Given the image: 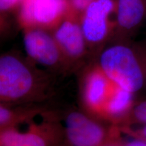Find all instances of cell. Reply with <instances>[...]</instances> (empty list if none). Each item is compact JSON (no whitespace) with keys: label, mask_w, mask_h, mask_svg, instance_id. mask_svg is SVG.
<instances>
[{"label":"cell","mask_w":146,"mask_h":146,"mask_svg":"<svg viewBox=\"0 0 146 146\" xmlns=\"http://www.w3.org/2000/svg\"><path fill=\"white\" fill-rule=\"evenodd\" d=\"M133 101V93L113 84L102 114L110 117H118L127 112Z\"/></svg>","instance_id":"7c38bea8"},{"label":"cell","mask_w":146,"mask_h":146,"mask_svg":"<svg viewBox=\"0 0 146 146\" xmlns=\"http://www.w3.org/2000/svg\"><path fill=\"white\" fill-rule=\"evenodd\" d=\"M22 1L23 0H0V12L12 10Z\"/></svg>","instance_id":"9a60e30c"},{"label":"cell","mask_w":146,"mask_h":146,"mask_svg":"<svg viewBox=\"0 0 146 146\" xmlns=\"http://www.w3.org/2000/svg\"><path fill=\"white\" fill-rule=\"evenodd\" d=\"M44 113L37 107L17 106L0 102V128L17 126L35 118Z\"/></svg>","instance_id":"8fae6325"},{"label":"cell","mask_w":146,"mask_h":146,"mask_svg":"<svg viewBox=\"0 0 146 146\" xmlns=\"http://www.w3.org/2000/svg\"><path fill=\"white\" fill-rule=\"evenodd\" d=\"M141 134H142V135H143V138L145 139V140H146V126L143 128V129H142Z\"/></svg>","instance_id":"ac0fdd59"},{"label":"cell","mask_w":146,"mask_h":146,"mask_svg":"<svg viewBox=\"0 0 146 146\" xmlns=\"http://www.w3.org/2000/svg\"><path fill=\"white\" fill-rule=\"evenodd\" d=\"M23 43L29 58L41 66L55 68L66 63L54 36L44 29H25Z\"/></svg>","instance_id":"8992f818"},{"label":"cell","mask_w":146,"mask_h":146,"mask_svg":"<svg viewBox=\"0 0 146 146\" xmlns=\"http://www.w3.org/2000/svg\"><path fill=\"white\" fill-rule=\"evenodd\" d=\"M93 1L94 0H70L69 5L75 12V14H82Z\"/></svg>","instance_id":"4fadbf2b"},{"label":"cell","mask_w":146,"mask_h":146,"mask_svg":"<svg viewBox=\"0 0 146 146\" xmlns=\"http://www.w3.org/2000/svg\"><path fill=\"white\" fill-rule=\"evenodd\" d=\"M112 86L113 83L99 66L92 69L84 81L83 100L87 108L93 112L102 114Z\"/></svg>","instance_id":"9c48e42d"},{"label":"cell","mask_w":146,"mask_h":146,"mask_svg":"<svg viewBox=\"0 0 146 146\" xmlns=\"http://www.w3.org/2000/svg\"><path fill=\"white\" fill-rule=\"evenodd\" d=\"M45 114V112L43 113ZM25 124L0 128V146H52L62 134L60 127L47 114Z\"/></svg>","instance_id":"3957f363"},{"label":"cell","mask_w":146,"mask_h":146,"mask_svg":"<svg viewBox=\"0 0 146 146\" xmlns=\"http://www.w3.org/2000/svg\"><path fill=\"white\" fill-rule=\"evenodd\" d=\"M68 6L66 0H23L20 21L25 29L56 27L62 21Z\"/></svg>","instance_id":"277c9868"},{"label":"cell","mask_w":146,"mask_h":146,"mask_svg":"<svg viewBox=\"0 0 146 146\" xmlns=\"http://www.w3.org/2000/svg\"><path fill=\"white\" fill-rule=\"evenodd\" d=\"M144 4H145V8H146V0H143Z\"/></svg>","instance_id":"d6986e66"},{"label":"cell","mask_w":146,"mask_h":146,"mask_svg":"<svg viewBox=\"0 0 146 146\" xmlns=\"http://www.w3.org/2000/svg\"><path fill=\"white\" fill-rule=\"evenodd\" d=\"M63 135L68 146H102L108 141L105 129L77 111L66 116Z\"/></svg>","instance_id":"5b68a950"},{"label":"cell","mask_w":146,"mask_h":146,"mask_svg":"<svg viewBox=\"0 0 146 146\" xmlns=\"http://www.w3.org/2000/svg\"><path fill=\"white\" fill-rule=\"evenodd\" d=\"M54 37L65 62L75 61L85 54L87 41L76 17L64 19L56 27Z\"/></svg>","instance_id":"ba28073f"},{"label":"cell","mask_w":146,"mask_h":146,"mask_svg":"<svg viewBox=\"0 0 146 146\" xmlns=\"http://www.w3.org/2000/svg\"><path fill=\"white\" fill-rule=\"evenodd\" d=\"M99 67L115 85L135 93L143 87L144 78L137 56L131 47L117 44L102 53Z\"/></svg>","instance_id":"7a4b0ae2"},{"label":"cell","mask_w":146,"mask_h":146,"mask_svg":"<svg viewBox=\"0 0 146 146\" xmlns=\"http://www.w3.org/2000/svg\"><path fill=\"white\" fill-rule=\"evenodd\" d=\"M116 1V25L121 31H132L146 19V8L143 0Z\"/></svg>","instance_id":"30bf717a"},{"label":"cell","mask_w":146,"mask_h":146,"mask_svg":"<svg viewBox=\"0 0 146 146\" xmlns=\"http://www.w3.org/2000/svg\"><path fill=\"white\" fill-rule=\"evenodd\" d=\"M134 115L139 121L146 124V101L137 106L134 110Z\"/></svg>","instance_id":"5bb4252c"},{"label":"cell","mask_w":146,"mask_h":146,"mask_svg":"<svg viewBox=\"0 0 146 146\" xmlns=\"http://www.w3.org/2000/svg\"><path fill=\"white\" fill-rule=\"evenodd\" d=\"M123 146H146V140L145 139H134L128 141Z\"/></svg>","instance_id":"2e32d148"},{"label":"cell","mask_w":146,"mask_h":146,"mask_svg":"<svg viewBox=\"0 0 146 146\" xmlns=\"http://www.w3.org/2000/svg\"><path fill=\"white\" fill-rule=\"evenodd\" d=\"M115 0H94L81 14V26L87 43L98 44L108 35L110 16L116 12Z\"/></svg>","instance_id":"52a82bcc"},{"label":"cell","mask_w":146,"mask_h":146,"mask_svg":"<svg viewBox=\"0 0 146 146\" xmlns=\"http://www.w3.org/2000/svg\"><path fill=\"white\" fill-rule=\"evenodd\" d=\"M102 146H123L121 144L116 141H108L106 143H105Z\"/></svg>","instance_id":"e0dca14e"},{"label":"cell","mask_w":146,"mask_h":146,"mask_svg":"<svg viewBox=\"0 0 146 146\" xmlns=\"http://www.w3.org/2000/svg\"><path fill=\"white\" fill-rule=\"evenodd\" d=\"M48 81L41 72L15 54L0 56V102L21 105L45 96Z\"/></svg>","instance_id":"6da1fadb"}]
</instances>
